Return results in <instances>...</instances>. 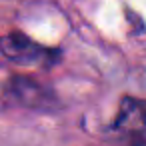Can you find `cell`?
<instances>
[{"instance_id":"1","label":"cell","mask_w":146,"mask_h":146,"mask_svg":"<svg viewBox=\"0 0 146 146\" xmlns=\"http://www.w3.org/2000/svg\"><path fill=\"white\" fill-rule=\"evenodd\" d=\"M108 132L124 146H146V100L124 96Z\"/></svg>"},{"instance_id":"2","label":"cell","mask_w":146,"mask_h":146,"mask_svg":"<svg viewBox=\"0 0 146 146\" xmlns=\"http://www.w3.org/2000/svg\"><path fill=\"white\" fill-rule=\"evenodd\" d=\"M4 96L10 104L38 112H54L60 106L58 96L46 84L24 74H12L4 84Z\"/></svg>"},{"instance_id":"3","label":"cell","mask_w":146,"mask_h":146,"mask_svg":"<svg viewBox=\"0 0 146 146\" xmlns=\"http://www.w3.org/2000/svg\"><path fill=\"white\" fill-rule=\"evenodd\" d=\"M2 54L16 64H34V66H54L62 58V50L54 46H44L20 30H12L0 38Z\"/></svg>"}]
</instances>
